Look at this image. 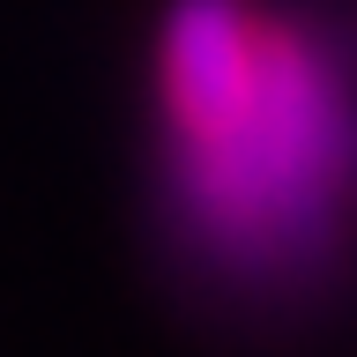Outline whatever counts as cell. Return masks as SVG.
<instances>
[{
  "label": "cell",
  "mask_w": 357,
  "mask_h": 357,
  "mask_svg": "<svg viewBox=\"0 0 357 357\" xmlns=\"http://www.w3.org/2000/svg\"><path fill=\"white\" fill-rule=\"evenodd\" d=\"M149 231L178 298L312 328L357 298V0H156Z\"/></svg>",
  "instance_id": "1"
}]
</instances>
